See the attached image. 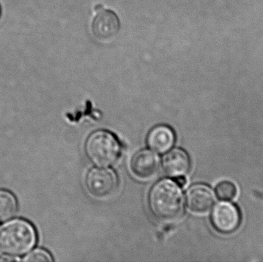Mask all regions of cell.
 <instances>
[{"label": "cell", "mask_w": 263, "mask_h": 262, "mask_svg": "<svg viewBox=\"0 0 263 262\" xmlns=\"http://www.w3.org/2000/svg\"><path fill=\"white\" fill-rule=\"evenodd\" d=\"M148 203L153 215L161 221H174L183 212L181 187L172 180L162 179L156 183L148 194Z\"/></svg>", "instance_id": "6da1fadb"}, {"label": "cell", "mask_w": 263, "mask_h": 262, "mask_svg": "<svg viewBox=\"0 0 263 262\" xmlns=\"http://www.w3.org/2000/svg\"><path fill=\"white\" fill-rule=\"evenodd\" d=\"M35 243V229L25 220H12L0 229V249L6 255L15 257L25 255Z\"/></svg>", "instance_id": "7a4b0ae2"}, {"label": "cell", "mask_w": 263, "mask_h": 262, "mask_svg": "<svg viewBox=\"0 0 263 262\" xmlns=\"http://www.w3.org/2000/svg\"><path fill=\"white\" fill-rule=\"evenodd\" d=\"M86 155L93 164L106 167L115 164L121 155V146L115 135L105 130L94 132L86 142Z\"/></svg>", "instance_id": "3957f363"}, {"label": "cell", "mask_w": 263, "mask_h": 262, "mask_svg": "<svg viewBox=\"0 0 263 262\" xmlns=\"http://www.w3.org/2000/svg\"><path fill=\"white\" fill-rule=\"evenodd\" d=\"M86 186L89 193L96 198H106L117 190L118 178L112 169L93 168L86 175Z\"/></svg>", "instance_id": "277c9868"}, {"label": "cell", "mask_w": 263, "mask_h": 262, "mask_svg": "<svg viewBox=\"0 0 263 262\" xmlns=\"http://www.w3.org/2000/svg\"><path fill=\"white\" fill-rule=\"evenodd\" d=\"M241 213L236 205L230 203L218 204L212 212L211 221L218 232L230 234L237 230L241 224Z\"/></svg>", "instance_id": "5b68a950"}, {"label": "cell", "mask_w": 263, "mask_h": 262, "mask_svg": "<svg viewBox=\"0 0 263 262\" xmlns=\"http://www.w3.org/2000/svg\"><path fill=\"white\" fill-rule=\"evenodd\" d=\"M159 168L158 155L150 150L144 149L135 154L132 158L130 169L135 176L140 179H148L157 173Z\"/></svg>", "instance_id": "8992f818"}, {"label": "cell", "mask_w": 263, "mask_h": 262, "mask_svg": "<svg viewBox=\"0 0 263 262\" xmlns=\"http://www.w3.org/2000/svg\"><path fill=\"white\" fill-rule=\"evenodd\" d=\"M214 203V193L210 187L205 185H195L187 192V207L195 213L207 212L213 207Z\"/></svg>", "instance_id": "52a82bcc"}, {"label": "cell", "mask_w": 263, "mask_h": 262, "mask_svg": "<svg viewBox=\"0 0 263 262\" xmlns=\"http://www.w3.org/2000/svg\"><path fill=\"white\" fill-rule=\"evenodd\" d=\"M120 29V22L115 12L102 10L98 12L92 23L93 35L99 39H108L115 36Z\"/></svg>", "instance_id": "ba28073f"}, {"label": "cell", "mask_w": 263, "mask_h": 262, "mask_svg": "<svg viewBox=\"0 0 263 262\" xmlns=\"http://www.w3.org/2000/svg\"><path fill=\"white\" fill-rule=\"evenodd\" d=\"M191 166L190 156L181 149H174L168 152L162 159V169L168 176H183Z\"/></svg>", "instance_id": "9c48e42d"}, {"label": "cell", "mask_w": 263, "mask_h": 262, "mask_svg": "<svg viewBox=\"0 0 263 262\" xmlns=\"http://www.w3.org/2000/svg\"><path fill=\"white\" fill-rule=\"evenodd\" d=\"M176 142V135L170 126L159 125L150 130L147 136L148 147L158 153L168 152Z\"/></svg>", "instance_id": "30bf717a"}, {"label": "cell", "mask_w": 263, "mask_h": 262, "mask_svg": "<svg viewBox=\"0 0 263 262\" xmlns=\"http://www.w3.org/2000/svg\"><path fill=\"white\" fill-rule=\"evenodd\" d=\"M17 212V201L13 194L0 190V221L11 219Z\"/></svg>", "instance_id": "8fae6325"}, {"label": "cell", "mask_w": 263, "mask_h": 262, "mask_svg": "<svg viewBox=\"0 0 263 262\" xmlns=\"http://www.w3.org/2000/svg\"><path fill=\"white\" fill-rule=\"evenodd\" d=\"M216 192L218 198L222 201H231L236 197L237 189L232 182L223 181L216 186Z\"/></svg>", "instance_id": "7c38bea8"}, {"label": "cell", "mask_w": 263, "mask_h": 262, "mask_svg": "<svg viewBox=\"0 0 263 262\" xmlns=\"http://www.w3.org/2000/svg\"><path fill=\"white\" fill-rule=\"evenodd\" d=\"M26 262H52L53 261L49 252L44 249H35L28 254L23 259Z\"/></svg>", "instance_id": "4fadbf2b"}, {"label": "cell", "mask_w": 263, "mask_h": 262, "mask_svg": "<svg viewBox=\"0 0 263 262\" xmlns=\"http://www.w3.org/2000/svg\"><path fill=\"white\" fill-rule=\"evenodd\" d=\"M175 182L177 183L178 186H180V187L182 188L183 187V186H185V183H186V179H185L183 176H179L176 177Z\"/></svg>", "instance_id": "5bb4252c"}]
</instances>
